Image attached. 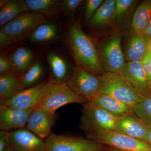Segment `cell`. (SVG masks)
<instances>
[{
    "label": "cell",
    "instance_id": "6da1fadb",
    "mask_svg": "<svg viewBox=\"0 0 151 151\" xmlns=\"http://www.w3.org/2000/svg\"><path fill=\"white\" fill-rule=\"evenodd\" d=\"M66 38L76 65L95 75L103 76L105 72L101 65L99 52L92 39L83 31L79 20L69 22Z\"/></svg>",
    "mask_w": 151,
    "mask_h": 151
},
{
    "label": "cell",
    "instance_id": "7a4b0ae2",
    "mask_svg": "<svg viewBox=\"0 0 151 151\" xmlns=\"http://www.w3.org/2000/svg\"><path fill=\"white\" fill-rule=\"evenodd\" d=\"M100 93L111 95L129 106L140 103L146 97L139 93L121 74L105 72Z\"/></svg>",
    "mask_w": 151,
    "mask_h": 151
},
{
    "label": "cell",
    "instance_id": "3957f363",
    "mask_svg": "<svg viewBox=\"0 0 151 151\" xmlns=\"http://www.w3.org/2000/svg\"><path fill=\"white\" fill-rule=\"evenodd\" d=\"M79 128L86 135L101 130L115 131L119 117L90 102L83 104Z\"/></svg>",
    "mask_w": 151,
    "mask_h": 151
},
{
    "label": "cell",
    "instance_id": "277c9868",
    "mask_svg": "<svg viewBox=\"0 0 151 151\" xmlns=\"http://www.w3.org/2000/svg\"><path fill=\"white\" fill-rule=\"evenodd\" d=\"M87 139L124 151H151V144L113 130H101L86 135Z\"/></svg>",
    "mask_w": 151,
    "mask_h": 151
},
{
    "label": "cell",
    "instance_id": "5b68a950",
    "mask_svg": "<svg viewBox=\"0 0 151 151\" xmlns=\"http://www.w3.org/2000/svg\"><path fill=\"white\" fill-rule=\"evenodd\" d=\"M88 101L86 97L76 93L67 83H58L54 79L45 99L37 107L55 112L58 108L67 104L83 105Z\"/></svg>",
    "mask_w": 151,
    "mask_h": 151
},
{
    "label": "cell",
    "instance_id": "8992f818",
    "mask_svg": "<svg viewBox=\"0 0 151 151\" xmlns=\"http://www.w3.org/2000/svg\"><path fill=\"white\" fill-rule=\"evenodd\" d=\"M53 80L54 78H50L35 86L24 89L1 105L22 110L35 109L45 99Z\"/></svg>",
    "mask_w": 151,
    "mask_h": 151
},
{
    "label": "cell",
    "instance_id": "52a82bcc",
    "mask_svg": "<svg viewBox=\"0 0 151 151\" xmlns=\"http://www.w3.org/2000/svg\"><path fill=\"white\" fill-rule=\"evenodd\" d=\"M45 141L47 151H104L107 146L88 139L56 134L52 132Z\"/></svg>",
    "mask_w": 151,
    "mask_h": 151
},
{
    "label": "cell",
    "instance_id": "ba28073f",
    "mask_svg": "<svg viewBox=\"0 0 151 151\" xmlns=\"http://www.w3.org/2000/svg\"><path fill=\"white\" fill-rule=\"evenodd\" d=\"M103 83L102 76L90 73L77 66L68 85L76 93L87 98L89 101L100 94Z\"/></svg>",
    "mask_w": 151,
    "mask_h": 151
},
{
    "label": "cell",
    "instance_id": "9c48e42d",
    "mask_svg": "<svg viewBox=\"0 0 151 151\" xmlns=\"http://www.w3.org/2000/svg\"><path fill=\"white\" fill-rule=\"evenodd\" d=\"M45 20L46 17L41 14L31 11L24 12L5 25L1 31L15 41L18 40L45 23Z\"/></svg>",
    "mask_w": 151,
    "mask_h": 151
},
{
    "label": "cell",
    "instance_id": "30bf717a",
    "mask_svg": "<svg viewBox=\"0 0 151 151\" xmlns=\"http://www.w3.org/2000/svg\"><path fill=\"white\" fill-rule=\"evenodd\" d=\"M121 37L120 34L113 36L99 53L101 65L105 73L122 74L126 63L121 47Z\"/></svg>",
    "mask_w": 151,
    "mask_h": 151
},
{
    "label": "cell",
    "instance_id": "8fae6325",
    "mask_svg": "<svg viewBox=\"0 0 151 151\" xmlns=\"http://www.w3.org/2000/svg\"><path fill=\"white\" fill-rule=\"evenodd\" d=\"M9 140L14 151H47L45 141L25 128L9 132Z\"/></svg>",
    "mask_w": 151,
    "mask_h": 151
},
{
    "label": "cell",
    "instance_id": "7c38bea8",
    "mask_svg": "<svg viewBox=\"0 0 151 151\" xmlns=\"http://www.w3.org/2000/svg\"><path fill=\"white\" fill-rule=\"evenodd\" d=\"M56 118L55 112L37 107L30 116L25 129L45 140L52 132L51 128L55 124Z\"/></svg>",
    "mask_w": 151,
    "mask_h": 151
},
{
    "label": "cell",
    "instance_id": "4fadbf2b",
    "mask_svg": "<svg viewBox=\"0 0 151 151\" xmlns=\"http://www.w3.org/2000/svg\"><path fill=\"white\" fill-rule=\"evenodd\" d=\"M149 130L147 126L133 112L119 117L115 128L116 132L148 142Z\"/></svg>",
    "mask_w": 151,
    "mask_h": 151
},
{
    "label": "cell",
    "instance_id": "5bb4252c",
    "mask_svg": "<svg viewBox=\"0 0 151 151\" xmlns=\"http://www.w3.org/2000/svg\"><path fill=\"white\" fill-rule=\"evenodd\" d=\"M139 94L151 96V89L141 61L126 63L121 74Z\"/></svg>",
    "mask_w": 151,
    "mask_h": 151
},
{
    "label": "cell",
    "instance_id": "9a60e30c",
    "mask_svg": "<svg viewBox=\"0 0 151 151\" xmlns=\"http://www.w3.org/2000/svg\"><path fill=\"white\" fill-rule=\"evenodd\" d=\"M34 109L22 110L0 105L1 131L9 132L24 129Z\"/></svg>",
    "mask_w": 151,
    "mask_h": 151
},
{
    "label": "cell",
    "instance_id": "2e32d148",
    "mask_svg": "<svg viewBox=\"0 0 151 151\" xmlns=\"http://www.w3.org/2000/svg\"><path fill=\"white\" fill-rule=\"evenodd\" d=\"M151 37L145 32H133L124 52V57L128 62L141 61L149 48Z\"/></svg>",
    "mask_w": 151,
    "mask_h": 151
},
{
    "label": "cell",
    "instance_id": "e0dca14e",
    "mask_svg": "<svg viewBox=\"0 0 151 151\" xmlns=\"http://www.w3.org/2000/svg\"><path fill=\"white\" fill-rule=\"evenodd\" d=\"M89 102L116 117H120L133 112L131 106L104 93H100Z\"/></svg>",
    "mask_w": 151,
    "mask_h": 151
},
{
    "label": "cell",
    "instance_id": "ac0fdd59",
    "mask_svg": "<svg viewBox=\"0 0 151 151\" xmlns=\"http://www.w3.org/2000/svg\"><path fill=\"white\" fill-rule=\"evenodd\" d=\"M24 73L0 76V104L3 105L22 90V79Z\"/></svg>",
    "mask_w": 151,
    "mask_h": 151
},
{
    "label": "cell",
    "instance_id": "d6986e66",
    "mask_svg": "<svg viewBox=\"0 0 151 151\" xmlns=\"http://www.w3.org/2000/svg\"><path fill=\"white\" fill-rule=\"evenodd\" d=\"M151 20V0L143 1L133 15L131 25L133 32H145Z\"/></svg>",
    "mask_w": 151,
    "mask_h": 151
},
{
    "label": "cell",
    "instance_id": "ffe728a7",
    "mask_svg": "<svg viewBox=\"0 0 151 151\" xmlns=\"http://www.w3.org/2000/svg\"><path fill=\"white\" fill-rule=\"evenodd\" d=\"M116 0H107L96 12L89 21V25L92 27H100L110 24L115 19Z\"/></svg>",
    "mask_w": 151,
    "mask_h": 151
},
{
    "label": "cell",
    "instance_id": "44dd1931",
    "mask_svg": "<svg viewBox=\"0 0 151 151\" xmlns=\"http://www.w3.org/2000/svg\"><path fill=\"white\" fill-rule=\"evenodd\" d=\"M47 58L55 80L58 83H67L68 68L65 60L53 52L49 53Z\"/></svg>",
    "mask_w": 151,
    "mask_h": 151
},
{
    "label": "cell",
    "instance_id": "7402d4cb",
    "mask_svg": "<svg viewBox=\"0 0 151 151\" xmlns=\"http://www.w3.org/2000/svg\"><path fill=\"white\" fill-rule=\"evenodd\" d=\"M24 1H9L0 11V26H4L20 14L29 12Z\"/></svg>",
    "mask_w": 151,
    "mask_h": 151
},
{
    "label": "cell",
    "instance_id": "603a6c76",
    "mask_svg": "<svg viewBox=\"0 0 151 151\" xmlns=\"http://www.w3.org/2000/svg\"><path fill=\"white\" fill-rule=\"evenodd\" d=\"M33 58L32 50L26 47L17 49L10 57V61L18 73H26L30 68Z\"/></svg>",
    "mask_w": 151,
    "mask_h": 151
},
{
    "label": "cell",
    "instance_id": "cb8c5ba5",
    "mask_svg": "<svg viewBox=\"0 0 151 151\" xmlns=\"http://www.w3.org/2000/svg\"><path fill=\"white\" fill-rule=\"evenodd\" d=\"M24 1L29 10L41 14L45 17L54 16L57 12V1L25 0Z\"/></svg>",
    "mask_w": 151,
    "mask_h": 151
},
{
    "label": "cell",
    "instance_id": "d4e9b609",
    "mask_svg": "<svg viewBox=\"0 0 151 151\" xmlns=\"http://www.w3.org/2000/svg\"><path fill=\"white\" fill-rule=\"evenodd\" d=\"M57 34V28L54 24L44 23L33 31L29 40L34 42H44L55 38Z\"/></svg>",
    "mask_w": 151,
    "mask_h": 151
},
{
    "label": "cell",
    "instance_id": "484cf974",
    "mask_svg": "<svg viewBox=\"0 0 151 151\" xmlns=\"http://www.w3.org/2000/svg\"><path fill=\"white\" fill-rule=\"evenodd\" d=\"M43 76V70L40 63H35L26 73H24L22 79V90L35 86Z\"/></svg>",
    "mask_w": 151,
    "mask_h": 151
},
{
    "label": "cell",
    "instance_id": "4316f807",
    "mask_svg": "<svg viewBox=\"0 0 151 151\" xmlns=\"http://www.w3.org/2000/svg\"><path fill=\"white\" fill-rule=\"evenodd\" d=\"M132 111L137 117L151 129V96L132 107Z\"/></svg>",
    "mask_w": 151,
    "mask_h": 151
},
{
    "label": "cell",
    "instance_id": "83f0119b",
    "mask_svg": "<svg viewBox=\"0 0 151 151\" xmlns=\"http://www.w3.org/2000/svg\"><path fill=\"white\" fill-rule=\"evenodd\" d=\"M136 1L134 0H116L115 18L122 17L127 14Z\"/></svg>",
    "mask_w": 151,
    "mask_h": 151
},
{
    "label": "cell",
    "instance_id": "f1b7e54d",
    "mask_svg": "<svg viewBox=\"0 0 151 151\" xmlns=\"http://www.w3.org/2000/svg\"><path fill=\"white\" fill-rule=\"evenodd\" d=\"M104 2L103 0H88L86 1L85 19L89 21L94 15L98 9Z\"/></svg>",
    "mask_w": 151,
    "mask_h": 151
},
{
    "label": "cell",
    "instance_id": "f546056e",
    "mask_svg": "<svg viewBox=\"0 0 151 151\" xmlns=\"http://www.w3.org/2000/svg\"><path fill=\"white\" fill-rule=\"evenodd\" d=\"M82 1L81 0H65L61 2V8L65 14L72 16Z\"/></svg>",
    "mask_w": 151,
    "mask_h": 151
},
{
    "label": "cell",
    "instance_id": "4dcf8cb0",
    "mask_svg": "<svg viewBox=\"0 0 151 151\" xmlns=\"http://www.w3.org/2000/svg\"><path fill=\"white\" fill-rule=\"evenodd\" d=\"M17 72L10 60L7 59L5 57L1 55L0 57V74L7 75Z\"/></svg>",
    "mask_w": 151,
    "mask_h": 151
},
{
    "label": "cell",
    "instance_id": "1f68e13d",
    "mask_svg": "<svg viewBox=\"0 0 151 151\" xmlns=\"http://www.w3.org/2000/svg\"><path fill=\"white\" fill-rule=\"evenodd\" d=\"M143 68L145 72L150 86L151 84V52L148 49L147 53L141 60Z\"/></svg>",
    "mask_w": 151,
    "mask_h": 151
},
{
    "label": "cell",
    "instance_id": "d6a6232c",
    "mask_svg": "<svg viewBox=\"0 0 151 151\" xmlns=\"http://www.w3.org/2000/svg\"><path fill=\"white\" fill-rule=\"evenodd\" d=\"M9 132H0V151H6L9 148Z\"/></svg>",
    "mask_w": 151,
    "mask_h": 151
},
{
    "label": "cell",
    "instance_id": "836d02e7",
    "mask_svg": "<svg viewBox=\"0 0 151 151\" xmlns=\"http://www.w3.org/2000/svg\"><path fill=\"white\" fill-rule=\"evenodd\" d=\"M15 41L12 37L0 31V45L1 47L6 46Z\"/></svg>",
    "mask_w": 151,
    "mask_h": 151
},
{
    "label": "cell",
    "instance_id": "e575fe53",
    "mask_svg": "<svg viewBox=\"0 0 151 151\" xmlns=\"http://www.w3.org/2000/svg\"><path fill=\"white\" fill-rule=\"evenodd\" d=\"M104 151H124L122 150H119V149H116V148L113 147H109L107 146L106 149H105Z\"/></svg>",
    "mask_w": 151,
    "mask_h": 151
},
{
    "label": "cell",
    "instance_id": "d590c367",
    "mask_svg": "<svg viewBox=\"0 0 151 151\" xmlns=\"http://www.w3.org/2000/svg\"><path fill=\"white\" fill-rule=\"evenodd\" d=\"M145 32L148 35L151 37V20L150 23L148 26L147 27L146 29Z\"/></svg>",
    "mask_w": 151,
    "mask_h": 151
},
{
    "label": "cell",
    "instance_id": "8d00e7d4",
    "mask_svg": "<svg viewBox=\"0 0 151 151\" xmlns=\"http://www.w3.org/2000/svg\"><path fill=\"white\" fill-rule=\"evenodd\" d=\"M149 142L151 144V129H150L148 135Z\"/></svg>",
    "mask_w": 151,
    "mask_h": 151
},
{
    "label": "cell",
    "instance_id": "74e56055",
    "mask_svg": "<svg viewBox=\"0 0 151 151\" xmlns=\"http://www.w3.org/2000/svg\"><path fill=\"white\" fill-rule=\"evenodd\" d=\"M149 49H150V51L151 52V39L150 41V43H149Z\"/></svg>",
    "mask_w": 151,
    "mask_h": 151
},
{
    "label": "cell",
    "instance_id": "f35d334b",
    "mask_svg": "<svg viewBox=\"0 0 151 151\" xmlns=\"http://www.w3.org/2000/svg\"><path fill=\"white\" fill-rule=\"evenodd\" d=\"M6 151H14L13 150H12V149H11L10 148H9Z\"/></svg>",
    "mask_w": 151,
    "mask_h": 151
},
{
    "label": "cell",
    "instance_id": "ab89813d",
    "mask_svg": "<svg viewBox=\"0 0 151 151\" xmlns=\"http://www.w3.org/2000/svg\"><path fill=\"white\" fill-rule=\"evenodd\" d=\"M150 88H151V85H150Z\"/></svg>",
    "mask_w": 151,
    "mask_h": 151
}]
</instances>
